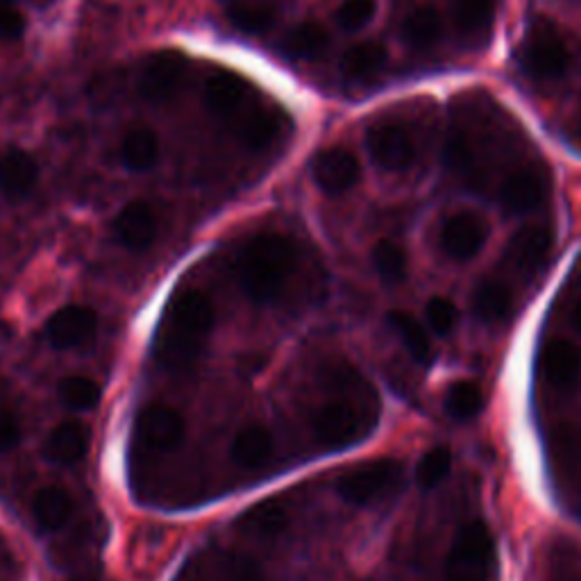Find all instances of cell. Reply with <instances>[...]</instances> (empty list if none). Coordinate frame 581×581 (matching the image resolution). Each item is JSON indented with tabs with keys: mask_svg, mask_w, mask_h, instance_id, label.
<instances>
[{
	"mask_svg": "<svg viewBox=\"0 0 581 581\" xmlns=\"http://www.w3.org/2000/svg\"><path fill=\"white\" fill-rule=\"evenodd\" d=\"M296 268L298 244L279 232H262L250 237L242 246L235 264L239 286L257 305L277 303Z\"/></svg>",
	"mask_w": 581,
	"mask_h": 581,
	"instance_id": "3957f363",
	"label": "cell"
},
{
	"mask_svg": "<svg viewBox=\"0 0 581 581\" xmlns=\"http://www.w3.org/2000/svg\"><path fill=\"white\" fill-rule=\"evenodd\" d=\"M577 60V48L570 37L550 19L534 17L518 48V62L536 82L563 80Z\"/></svg>",
	"mask_w": 581,
	"mask_h": 581,
	"instance_id": "277c9868",
	"label": "cell"
},
{
	"mask_svg": "<svg viewBox=\"0 0 581 581\" xmlns=\"http://www.w3.org/2000/svg\"><path fill=\"white\" fill-rule=\"evenodd\" d=\"M513 303H515V296L506 279L486 277L473 290L471 309L477 321H482L486 325H495L511 316Z\"/></svg>",
	"mask_w": 581,
	"mask_h": 581,
	"instance_id": "7402d4cb",
	"label": "cell"
},
{
	"mask_svg": "<svg viewBox=\"0 0 581 581\" xmlns=\"http://www.w3.org/2000/svg\"><path fill=\"white\" fill-rule=\"evenodd\" d=\"M334 391L343 397L325 402L312 418V430L318 443L341 450L362 441L377 423V397L368 382L347 364H334L325 371Z\"/></svg>",
	"mask_w": 581,
	"mask_h": 581,
	"instance_id": "7a4b0ae2",
	"label": "cell"
},
{
	"mask_svg": "<svg viewBox=\"0 0 581 581\" xmlns=\"http://www.w3.org/2000/svg\"><path fill=\"white\" fill-rule=\"evenodd\" d=\"M73 513V498L62 486H43L32 498V518L43 532L65 528Z\"/></svg>",
	"mask_w": 581,
	"mask_h": 581,
	"instance_id": "484cf974",
	"label": "cell"
},
{
	"mask_svg": "<svg viewBox=\"0 0 581 581\" xmlns=\"http://www.w3.org/2000/svg\"><path fill=\"white\" fill-rule=\"evenodd\" d=\"M69 581H105V579H102V574L98 577V574H93V572H91V574H78V577L69 579Z\"/></svg>",
	"mask_w": 581,
	"mask_h": 581,
	"instance_id": "ee69618b",
	"label": "cell"
},
{
	"mask_svg": "<svg viewBox=\"0 0 581 581\" xmlns=\"http://www.w3.org/2000/svg\"><path fill=\"white\" fill-rule=\"evenodd\" d=\"M373 266L382 282L386 284H402L406 279V270H410V259L400 244L391 239H382L373 248Z\"/></svg>",
	"mask_w": 581,
	"mask_h": 581,
	"instance_id": "e575fe53",
	"label": "cell"
},
{
	"mask_svg": "<svg viewBox=\"0 0 581 581\" xmlns=\"http://www.w3.org/2000/svg\"><path fill=\"white\" fill-rule=\"evenodd\" d=\"M484 406V395L475 382H456L445 395V412L456 421L475 418Z\"/></svg>",
	"mask_w": 581,
	"mask_h": 581,
	"instance_id": "836d02e7",
	"label": "cell"
},
{
	"mask_svg": "<svg viewBox=\"0 0 581 581\" xmlns=\"http://www.w3.org/2000/svg\"><path fill=\"white\" fill-rule=\"evenodd\" d=\"M57 395L60 402L73 412H91L100 402V384L87 375H69L57 384Z\"/></svg>",
	"mask_w": 581,
	"mask_h": 581,
	"instance_id": "d6a6232c",
	"label": "cell"
},
{
	"mask_svg": "<svg viewBox=\"0 0 581 581\" xmlns=\"http://www.w3.org/2000/svg\"><path fill=\"white\" fill-rule=\"evenodd\" d=\"M366 150L371 159L388 173L406 170L416 159L412 135L400 124H375L366 130Z\"/></svg>",
	"mask_w": 581,
	"mask_h": 581,
	"instance_id": "8fae6325",
	"label": "cell"
},
{
	"mask_svg": "<svg viewBox=\"0 0 581 581\" xmlns=\"http://www.w3.org/2000/svg\"><path fill=\"white\" fill-rule=\"evenodd\" d=\"M550 456L563 480L581 486V427L561 425L550 436Z\"/></svg>",
	"mask_w": 581,
	"mask_h": 581,
	"instance_id": "83f0119b",
	"label": "cell"
},
{
	"mask_svg": "<svg viewBox=\"0 0 581 581\" xmlns=\"http://www.w3.org/2000/svg\"><path fill=\"white\" fill-rule=\"evenodd\" d=\"M316 187L327 196H343L362 180V164L347 148H327L312 164Z\"/></svg>",
	"mask_w": 581,
	"mask_h": 581,
	"instance_id": "5bb4252c",
	"label": "cell"
},
{
	"mask_svg": "<svg viewBox=\"0 0 581 581\" xmlns=\"http://www.w3.org/2000/svg\"><path fill=\"white\" fill-rule=\"evenodd\" d=\"M427 323L430 327L439 334V336H447L454 327H456V321H459V314H456V307L452 301L447 298H432L430 305H427Z\"/></svg>",
	"mask_w": 581,
	"mask_h": 581,
	"instance_id": "f35d334b",
	"label": "cell"
},
{
	"mask_svg": "<svg viewBox=\"0 0 581 581\" xmlns=\"http://www.w3.org/2000/svg\"><path fill=\"white\" fill-rule=\"evenodd\" d=\"M246 80L232 71H220L207 78L205 82V107L216 119H232L239 114V107L246 98Z\"/></svg>",
	"mask_w": 581,
	"mask_h": 581,
	"instance_id": "603a6c76",
	"label": "cell"
},
{
	"mask_svg": "<svg viewBox=\"0 0 581 581\" xmlns=\"http://www.w3.org/2000/svg\"><path fill=\"white\" fill-rule=\"evenodd\" d=\"M386 318H388L391 329L397 334V338L406 347V353H410L421 364H430L432 343H430L425 327L418 323V318L410 312H388Z\"/></svg>",
	"mask_w": 581,
	"mask_h": 581,
	"instance_id": "1f68e13d",
	"label": "cell"
},
{
	"mask_svg": "<svg viewBox=\"0 0 581 581\" xmlns=\"http://www.w3.org/2000/svg\"><path fill=\"white\" fill-rule=\"evenodd\" d=\"M275 450L273 434L262 423L244 425L229 443V456L246 473L262 471Z\"/></svg>",
	"mask_w": 581,
	"mask_h": 581,
	"instance_id": "d6986e66",
	"label": "cell"
},
{
	"mask_svg": "<svg viewBox=\"0 0 581 581\" xmlns=\"http://www.w3.org/2000/svg\"><path fill=\"white\" fill-rule=\"evenodd\" d=\"M377 12V0H343L336 8L334 21L345 32H360L364 30Z\"/></svg>",
	"mask_w": 581,
	"mask_h": 581,
	"instance_id": "8d00e7d4",
	"label": "cell"
},
{
	"mask_svg": "<svg viewBox=\"0 0 581 581\" xmlns=\"http://www.w3.org/2000/svg\"><path fill=\"white\" fill-rule=\"evenodd\" d=\"M489 227L480 214L459 211L441 227V248L454 262H471L486 244Z\"/></svg>",
	"mask_w": 581,
	"mask_h": 581,
	"instance_id": "4fadbf2b",
	"label": "cell"
},
{
	"mask_svg": "<svg viewBox=\"0 0 581 581\" xmlns=\"http://www.w3.org/2000/svg\"><path fill=\"white\" fill-rule=\"evenodd\" d=\"M404 484V469L395 459L366 461L357 469L341 475L336 491L338 495L357 506H371L393 498Z\"/></svg>",
	"mask_w": 581,
	"mask_h": 581,
	"instance_id": "5b68a950",
	"label": "cell"
},
{
	"mask_svg": "<svg viewBox=\"0 0 581 581\" xmlns=\"http://www.w3.org/2000/svg\"><path fill=\"white\" fill-rule=\"evenodd\" d=\"M282 132V119L273 111L255 109L248 116H242L237 124L239 141L250 150H266Z\"/></svg>",
	"mask_w": 581,
	"mask_h": 581,
	"instance_id": "4dcf8cb0",
	"label": "cell"
},
{
	"mask_svg": "<svg viewBox=\"0 0 581 581\" xmlns=\"http://www.w3.org/2000/svg\"><path fill=\"white\" fill-rule=\"evenodd\" d=\"M21 441V423L14 412L0 406V454L12 452Z\"/></svg>",
	"mask_w": 581,
	"mask_h": 581,
	"instance_id": "ab89813d",
	"label": "cell"
},
{
	"mask_svg": "<svg viewBox=\"0 0 581 581\" xmlns=\"http://www.w3.org/2000/svg\"><path fill=\"white\" fill-rule=\"evenodd\" d=\"M89 445L91 430L80 421H65L48 434L43 443V456L57 463V466H73V463L87 456Z\"/></svg>",
	"mask_w": 581,
	"mask_h": 581,
	"instance_id": "ffe728a7",
	"label": "cell"
},
{
	"mask_svg": "<svg viewBox=\"0 0 581 581\" xmlns=\"http://www.w3.org/2000/svg\"><path fill=\"white\" fill-rule=\"evenodd\" d=\"M329 46V32L318 21H303L290 28L282 41V50L296 60H318Z\"/></svg>",
	"mask_w": 581,
	"mask_h": 581,
	"instance_id": "f546056e",
	"label": "cell"
},
{
	"mask_svg": "<svg viewBox=\"0 0 581 581\" xmlns=\"http://www.w3.org/2000/svg\"><path fill=\"white\" fill-rule=\"evenodd\" d=\"M39 180V166L37 159L21 150L10 148L8 152L0 155V196L10 203L26 200Z\"/></svg>",
	"mask_w": 581,
	"mask_h": 581,
	"instance_id": "ac0fdd59",
	"label": "cell"
},
{
	"mask_svg": "<svg viewBox=\"0 0 581 581\" xmlns=\"http://www.w3.org/2000/svg\"><path fill=\"white\" fill-rule=\"evenodd\" d=\"M176 581H266V574L259 561L244 552L207 548L187 561Z\"/></svg>",
	"mask_w": 581,
	"mask_h": 581,
	"instance_id": "52a82bcc",
	"label": "cell"
},
{
	"mask_svg": "<svg viewBox=\"0 0 581 581\" xmlns=\"http://www.w3.org/2000/svg\"><path fill=\"white\" fill-rule=\"evenodd\" d=\"M26 32L23 14L12 6H0V39L19 41Z\"/></svg>",
	"mask_w": 581,
	"mask_h": 581,
	"instance_id": "60d3db41",
	"label": "cell"
},
{
	"mask_svg": "<svg viewBox=\"0 0 581 581\" xmlns=\"http://www.w3.org/2000/svg\"><path fill=\"white\" fill-rule=\"evenodd\" d=\"M498 0H452V26L471 41H482L493 28Z\"/></svg>",
	"mask_w": 581,
	"mask_h": 581,
	"instance_id": "cb8c5ba5",
	"label": "cell"
},
{
	"mask_svg": "<svg viewBox=\"0 0 581 581\" xmlns=\"http://www.w3.org/2000/svg\"><path fill=\"white\" fill-rule=\"evenodd\" d=\"M290 522V513L288 509L277 502V500H262L253 506H248L235 522V528L248 536V539H257V541H273L279 534L286 532Z\"/></svg>",
	"mask_w": 581,
	"mask_h": 581,
	"instance_id": "44dd1931",
	"label": "cell"
},
{
	"mask_svg": "<svg viewBox=\"0 0 581 581\" xmlns=\"http://www.w3.org/2000/svg\"><path fill=\"white\" fill-rule=\"evenodd\" d=\"M554 246V232L548 225H525L509 239L504 264L522 275L539 273Z\"/></svg>",
	"mask_w": 581,
	"mask_h": 581,
	"instance_id": "7c38bea8",
	"label": "cell"
},
{
	"mask_svg": "<svg viewBox=\"0 0 581 581\" xmlns=\"http://www.w3.org/2000/svg\"><path fill=\"white\" fill-rule=\"evenodd\" d=\"M98 329V314L82 305L57 309L46 323V338L57 351H73L93 341Z\"/></svg>",
	"mask_w": 581,
	"mask_h": 581,
	"instance_id": "2e32d148",
	"label": "cell"
},
{
	"mask_svg": "<svg viewBox=\"0 0 581 581\" xmlns=\"http://www.w3.org/2000/svg\"><path fill=\"white\" fill-rule=\"evenodd\" d=\"M119 157L128 170L146 173L159 161V137L146 126L132 128L121 141Z\"/></svg>",
	"mask_w": 581,
	"mask_h": 581,
	"instance_id": "f1b7e54d",
	"label": "cell"
},
{
	"mask_svg": "<svg viewBox=\"0 0 581 581\" xmlns=\"http://www.w3.org/2000/svg\"><path fill=\"white\" fill-rule=\"evenodd\" d=\"M552 189V173L545 164H522L502 180L498 200L506 214L522 216L539 209Z\"/></svg>",
	"mask_w": 581,
	"mask_h": 581,
	"instance_id": "9c48e42d",
	"label": "cell"
},
{
	"mask_svg": "<svg viewBox=\"0 0 581 581\" xmlns=\"http://www.w3.org/2000/svg\"><path fill=\"white\" fill-rule=\"evenodd\" d=\"M495 565V541L484 522H469L456 534L447 561V581H489Z\"/></svg>",
	"mask_w": 581,
	"mask_h": 581,
	"instance_id": "8992f818",
	"label": "cell"
},
{
	"mask_svg": "<svg viewBox=\"0 0 581 581\" xmlns=\"http://www.w3.org/2000/svg\"><path fill=\"white\" fill-rule=\"evenodd\" d=\"M216 321L214 303L203 288H180L164 307L152 355L168 373H185L203 357Z\"/></svg>",
	"mask_w": 581,
	"mask_h": 581,
	"instance_id": "6da1fadb",
	"label": "cell"
},
{
	"mask_svg": "<svg viewBox=\"0 0 581 581\" xmlns=\"http://www.w3.org/2000/svg\"><path fill=\"white\" fill-rule=\"evenodd\" d=\"M227 21L244 35H264L275 26V12L266 6H237L227 12Z\"/></svg>",
	"mask_w": 581,
	"mask_h": 581,
	"instance_id": "d590c367",
	"label": "cell"
},
{
	"mask_svg": "<svg viewBox=\"0 0 581 581\" xmlns=\"http://www.w3.org/2000/svg\"><path fill=\"white\" fill-rule=\"evenodd\" d=\"M541 373L557 391H572L581 380V351L568 338H552L541 351Z\"/></svg>",
	"mask_w": 581,
	"mask_h": 581,
	"instance_id": "e0dca14e",
	"label": "cell"
},
{
	"mask_svg": "<svg viewBox=\"0 0 581 581\" xmlns=\"http://www.w3.org/2000/svg\"><path fill=\"white\" fill-rule=\"evenodd\" d=\"M187 78V60L180 52H157L148 57L139 73V93L148 102L164 105L178 98Z\"/></svg>",
	"mask_w": 581,
	"mask_h": 581,
	"instance_id": "30bf717a",
	"label": "cell"
},
{
	"mask_svg": "<svg viewBox=\"0 0 581 581\" xmlns=\"http://www.w3.org/2000/svg\"><path fill=\"white\" fill-rule=\"evenodd\" d=\"M574 139L581 148V105H579V111H577V121H574Z\"/></svg>",
	"mask_w": 581,
	"mask_h": 581,
	"instance_id": "7bdbcfd3",
	"label": "cell"
},
{
	"mask_svg": "<svg viewBox=\"0 0 581 581\" xmlns=\"http://www.w3.org/2000/svg\"><path fill=\"white\" fill-rule=\"evenodd\" d=\"M227 3H235V0H227Z\"/></svg>",
	"mask_w": 581,
	"mask_h": 581,
	"instance_id": "f6af8a7d",
	"label": "cell"
},
{
	"mask_svg": "<svg viewBox=\"0 0 581 581\" xmlns=\"http://www.w3.org/2000/svg\"><path fill=\"white\" fill-rule=\"evenodd\" d=\"M187 436V421L170 404H146L135 421V443L152 454L178 450Z\"/></svg>",
	"mask_w": 581,
	"mask_h": 581,
	"instance_id": "ba28073f",
	"label": "cell"
},
{
	"mask_svg": "<svg viewBox=\"0 0 581 581\" xmlns=\"http://www.w3.org/2000/svg\"><path fill=\"white\" fill-rule=\"evenodd\" d=\"M452 469V452L447 447H434L430 450L416 469V482L423 489H436Z\"/></svg>",
	"mask_w": 581,
	"mask_h": 581,
	"instance_id": "74e56055",
	"label": "cell"
},
{
	"mask_svg": "<svg viewBox=\"0 0 581 581\" xmlns=\"http://www.w3.org/2000/svg\"><path fill=\"white\" fill-rule=\"evenodd\" d=\"M402 41L414 50L434 48L443 37V17L432 6H421L404 17L400 26Z\"/></svg>",
	"mask_w": 581,
	"mask_h": 581,
	"instance_id": "4316f807",
	"label": "cell"
},
{
	"mask_svg": "<svg viewBox=\"0 0 581 581\" xmlns=\"http://www.w3.org/2000/svg\"><path fill=\"white\" fill-rule=\"evenodd\" d=\"M570 323H572V327L581 334V298L572 305V309H570Z\"/></svg>",
	"mask_w": 581,
	"mask_h": 581,
	"instance_id": "b9f144b4",
	"label": "cell"
},
{
	"mask_svg": "<svg viewBox=\"0 0 581 581\" xmlns=\"http://www.w3.org/2000/svg\"><path fill=\"white\" fill-rule=\"evenodd\" d=\"M111 232L116 242H119L126 250L144 253L155 244L159 235L157 211L146 200H132L114 216Z\"/></svg>",
	"mask_w": 581,
	"mask_h": 581,
	"instance_id": "9a60e30c",
	"label": "cell"
},
{
	"mask_svg": "<svg viewBox=\"0 0 581 581\" xmlns=\"http://www.w3.org/2000/svg\"><path fill=\"white\" fill-rule=\"evenodd\" d=\"M388 60V52L377 41H362L347 48L341 57V73L351 82H368L373 80Z\"/></svg>",
	"mask_w": 581,
	"mask_h": 581,
	"instance_id": "d4e9b609",
	"label": "cell"
}]
</instances>
